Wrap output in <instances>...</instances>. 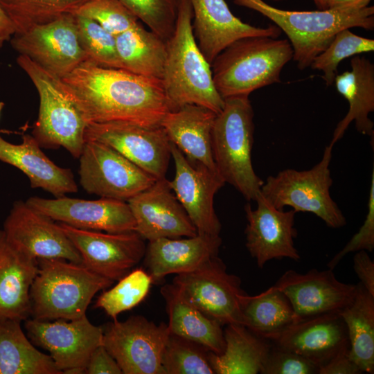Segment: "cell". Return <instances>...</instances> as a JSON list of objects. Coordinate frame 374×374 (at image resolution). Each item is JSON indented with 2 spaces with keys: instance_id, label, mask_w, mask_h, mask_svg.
<instances>
[{
  "instance_id": "1",
  "label": "cell",
  "mask_w": 374,
  "mask_h": 374,
  "mask_svg": "<svg viewBox=\"0 0 374 374\" xmlns=\"http://www.w3.org/2000/svg\"><path fill=\"white\" fill-rule=\"evenodd\" d=\"M61 79L87 125L129 122L157 127L170 111L157 78L87 60Z\"/></svg>"
},
{
  "instance_id": "2",
  "label": "cell",
  "mask_w": 374,
  "mask_h": 374,
  "mask_svg": "<svg viewBox=\"0 0 374 374\" xmlns=\"http://www.w3.org/2000/svg\"><path fill=\"white\" fill-rule=\"evenodd\" d=\"M166 46L161 82L170 111L197 105L220 112L224 100L215 87L211 65L196 42L189 0H180L175 30Z\"/></svg>"
},
{
  "instance_id": "3",
  "label": "cell",
  "mask_w": 374,
  "mask_h": 374,
  "mask_svg": "<svg viewBox=\"0 0 374 374\" xmlns=\"http://www.w3.org/2000/svg\"><path fill=\"white\" fill-rule=\"evenodd\" d=\"M233 1L267 17L286 34L292 47V59L300 70L310 66L339 31L356 27L374 29L373 6L297 11L279 9L264 0Z\"/></svg>"
},
{
  "instance_id": "4",
  "label": "cell",
  "mask_w": 374,
  "mask_h": 374,
  "mask_svg": "<svg viewBox=\"0 0 374 374\" xmlns=\"http://www.w3.org/2000/svg\"><path fill=\"white\" fill-rule=\"evenodd\" d=\"M293 57L288 39L248 37L224 48L211 64L215 87L223 99L249 96L260 88L280 82V73Z\"/></svg>"
},
{
  "instance_id": "5",
  "label": "cell",
  "mask_w": 374,
  "mask_h": 374,
  "mask_svg": "<svg viewBox=\"0 0 374 374\" xmlns=\"http://www.w3.org/2000/svg\"><path fill=\"white\" fill-rule=\"evenodd\" d=\"M30 290L33 319L73 320L86 315L92 299L114 281L82 263L64 259H37Z\"/></svg>"
},
{
  "instance_id": "6",
  "label": "cell",
  "mask_w": 374,
  "mask_h": 374,
  "mask_svg": "<svg viewBox=\"0 0 374 374\" xmlns=\"http://www.w3.org/2000/svg\"><path fill=\"white\" fill-rule=\"evenodd\" d=\"M212 132V151L216 169L247 201H255L263 181L252 166L254 112L249 96L224 99Z\"/></svg>"
},
{
  "instance_id": "7",
  "label": "cell",
  "mask_w": 374,
  "mask_h": 374,
  "mask_svg": "<svg viewBox=\"0 0 374 374\" xmlns=\"http://www.w3.org/2000/svg\"><path fill=\"white\" fill-rule=\"evenodd\" d=\"M18 65L30 78L39 96V109L33 136L41 147L65 148L79 158L85 143L87 123L71 99L62 79L19 55Z\"/></svg>"
},
{
  "instance_id": "8",
  "label": "cell",
  "mask_w": 374,
  "mask_h": 374,
  "mask_svg": "<svg viewBox=\"0 0 374 374\" xmlns=\"http://www.w3.org/2000/svg\"><path fill=\"white\" fill-rule=\"evenodd\" d=\"M333 146L330 143L325 148L321 159L311 169L288 168L268 177L261 186L262 195L278 209L290 206L296 213L314 214L328 227L344 226L346 217L330 194Z\"/></svg>"
},
{
  "instance_id": "9",
  "label": "cell",
  "mask_w": 374,
  "mask_h": 374,
  "mask_svg": "<svg viewBox=\"0 0 374 374\" xmlns=\"http://www.w3.org/2000/svg\"><path fill=\"white\" fill-rule=\"evenodd\" d=\"M172 284L197 308L222 326L243 325L242 305L247 293L241 288L240 278L229 274L217 256L192 271L176 274Z\"/></svg>"
},
{
  "instance_id": "10",
  "label": "cell",
  "mask_w": 374,
  "mask_h": 374,
  "mask_svg": "<svg viewBox=\"0 0 374 374\" xmlns=\"http://www.w3.org/2000/svg\"><path fill=\"white\" fill-rule=\"evenodd\" d=\"M80 159V184L89 194L127 202L157 180L109 145L86 141Z\"/></svg>"
},
{
  "instance_id": "11",
  "label": "cell",
  "mask_w": 374,
  "mask_h": 374,
  "mask_svg": "<svg viewBox=\"0 0 374 374\" xmlns=\"http://www.w3.org/2000/svg\"><path fill=\"white\" fill-rule=\"evenodd\" d=\"M170 332L141 315L117 319L103 328V345L119 365L123 374H165L161 357Z\"/></svg>"
},
{
  "instance_id": "12",
  "label": "cell",
  "mask_w": 374,
  "mask_h": 374,
  "mask_svg": "<svg viewBox=\"0 0 374 374\" xmlns=\"http://www.w3.org/2000/svg\"><path fill=\"white\" fill-rule=\"evenodd\" d=\"M24 321L28 337L49 352L62 374L84 373L91 353L103 344V328L92 324L87 315L73 320Z\"/></svg>"
},
{
  "instance_id": "13",
  "label": "cell",
  "mask_w": 374,
  "mask_h": 374,
  "mask_svg": "<svg viewBox=\"0 0 374 374\" xmlns=\"http://www.w3.org/2000/svg\"><path fill=\"white\" fill-rule=\"evenodd\" d=\"M12 47L48 73L62 78L88 60L79 41L75 15L65 13L11 38Z\"/></svg>"
},
{
  "instance_id": "14",
  "label": "cell",
  "mask_w": 374,
  "mask_h": 374,
  "mask_svg": "<svg viewBox=\"0 0 374 374\" xmlns=\"http://www.w3.org/2000/svg\"><path fill=\"white\" fill-rule=\"evenodd\" d=\"M84 140L105 143L152 175L166 177L170 141L161 126L148 127L129 122L88 124Z\"/></svg>"
},
{
  "instance_id": "15",
  "label": "cell",
  "mask_w": 374,
  "mask_h": 374,
  "mask_svg": "<svg viewBox=\"0 0 374 374\" xmlns=\"http://www.w3.org/2000/svg\"><path fill=\"white\" fill-rule=\"evenodd\" d=\"M79 252L82 264L112 281L127 274L144 257V240L135 231L108 233L59 223Z\"/></svg>"
},
{
  "instance_id": "16",
  "label": "cell",
  "mask_w": 374,
  "mask_h": 374,
  "mask_svg": "<svg viewBox=\"0 0 374 374\" xmlns=\"http://www.w3.org/2000/svg\"><path fill=\"white\" fill-rule=\"evenodd\" d=\"M175 168L169 185L195 226L197 233L218 235L222 224L215 213L214 197L226 183L217 170L188 159L170 141Z\"/></svg>"
},
{
  "instance_id": "17",
  "label": "cell",
  "mask_w": 374,
  "mask_h": 374,
  "mask_svg": "<svg viewBox=\"0 0 374 374\" xmlns=\"http://www.w3.org/2000/svg\"><path fill=\"white\" fill-rule=\"evenodd\" d=\"M3 231L15 249L37 260L57 258L82 263L79 252L59 224L26 202L13 204Z\"/></svg>"
},
{
  "instance_id": "18",
  "label": "cell",
  "mask_w": 374,
  "mask_h": 374,
  "mask_svg": "<svg viewBox=\"0 0 374 374\" xmlns=\"http://www.w3.org/2000/svg\"><path fill=\"white\" fill-rule=\"evenodd\" d=\"M289 299L296 321L339 313L354 299L357 285L339 280L333 270L312 269L305 274L286 271L274 285Z\"/></svg>"
},
{
  "instance_id": "19",
  "label": "cell",
  "mask_w": 374,
  "mask_h": 374,
  "mask_svg": "<svg viewBox=\"0 0 374 374\" xmlns=\"http://www.w3.org/2000/svg\"><path fill=\"white\" fill-rule=\"evenodd\" d=\"M26 203L53 220L77 229L114 233L135 231V220L125 201L62 196L55 199L31 197Z\"/></svg>"
},
{
  "instance_id": "20",
  "label": "cell",
  "mask_w": 374,
  "mask_h": 374,
  "mask_svg": "<svg viewBox=\"0 0 374 374\" xmlns=\"http://www.w3.org/2000/svg\"><path fill=\"white\" fill-rule=\"evenodd\" d=\"M253 209L248 203L244 206L247 224L244 231L246 247L260 268L273 259H301L294 246L297 235L294 226L296 212L278 209L260 193Z\"/></svg>"
},
{
  "instance_id": "21",
  "label": "cell",
  "mask_w": 374,
  "mask_h": 374,
  "mask_svg": "<svg viewBox=\"0 0 374 374\" xmlns=\"http://www.w3.org/2000/svg\"><path fill=\"white\" fill-rule=\"evenodd\" d=\"M127 204L136 232L143 240L193 237L197 229L166 177L136 194Z\"/></svg>"
},
{
  "instance_id": "22",
  "label": "cell",
  "mask_w": 374,
  "mask_h": 374,
  "mask_svg": "<svg viewBox=\"0 0 374 374\" xmlns=\"http://www.w3.org/2000/svg\"><path fill=\"white\" fill-rule=\"evenodd\" d=\"M189 1L196 42L211 65L224 48L238 39L257 36L277 38L281 33L276 25L260 28L243 22L231 12L224 0Z\"/></svg>"
},
{
  "instance_id": "23",
  "label": "cell",
  "mask_w": 374,
  "mask_h": 374,
  "mask_svg": "<svg viewBox=\"0 0 374 374\" xmlns=\"http://www.w3.org/2000/svg\"><path fill=\"white\" fill-rule=\"evenodd\" d=\"M269 341L274 346L307 358L319 368L349 350L346 328L339 313L298 321Z\"/></svg>"
},
{
  "instance_id": "24",
  "label": "cell",
  "mask_w": 374,
  "mask_h": 374,
  "mask_svg": "<svg viewBox=\"0 0 374 374\" xmlns=\"http://www.w3.org/2000/svg\"><path fill=\"white\" fill-rule=\"evenodd\" d=\"M222 244L218 235L199 234L193 237L163 238L148 241L144 265L153 283L172 274L192 271L217 256Z\"/></svg>"
},
{
  "instance_id": "25",
  "label": "cell",
  "mask_w": 374,
  "mask_h": 374,
  "mask_svg": "<svg viewBox=\"0 0 374 374\" xmlns=\"http://www.w3.org/2000/svg\"><path fill=\"white\" fill-rule=\"evenodd\" d=\"M0 161L23 172L32 188L43 189L55 197L78 191L71 170L53 162L33 135H24L19 144L11 143L0 135Z\"/></svg>"
},
{
  "instance_id": "26",
  "label": "cell",
  "mask_w": 374,
  "mask_h": 374,
  "mask_svg": "<svg viewBox=\"0 0 374 374\" xmlns=\"http://www.w3.org/2000/svg\"><path fill=\"white\" fill-rule=\"evenodd\" d=\"M37 260L15 249L0 231V319L26 321L31 314L30 290Z\"/></svg>"
},
{
  "instance_id": "27",
  "label": "cell",
  "mask_w": 374,
  "mask_h": 374,
  "mask_svg": "<svg viewBox=\"0 0 374 374\" xmlns=\"http://www.w3.org/2000/svg\"><path fill=\"white\" fill-rule=\"evenodd\" d=\"M216 114L197 105L170 111L161 123L170 141L190 161L217 170L212 151V132Z\"/></svg>"
},
{
  "instance_id": "28",
  "label": "cell",
  "mask_w": 374,
  "mask_h": 374,
  "mask_svg": "<svg viewBox=\"0 0 374 374\" xmlns=\"http://www.w3.org/2000/svg\"><path fill=\"white\" fill-rule=\"evenodd\" d=\"M351 69L336 75L337 91L348 101L349 109L337 125L330 143L341 139L352 122L358 132L373 136L374 124L368 115L374 111V65L367 58L355 55L350 60Z\"/></svg>"
},
{
  "instance_id": "29",
  "label": "cell",
  "mask_w": 374,
  "mask_h": 374,
  "mask_svg": "<svg viewBox=\"0 0 374 374\" xmlns=\"http://www.w3.org/2000/svg\"><path fill=\"white\" fill-rule=\"evenodd\" d=\"M161 294L165 300L171 334L197 343L215 354L224 352L223 326L197 308L172 283L163 286Z\"/></svg>"
},
{
  "instance_id": "30",
  "label": "cell",
  "mask_w": 374,
  "mask_h": 374,
  "mask_svg": "<svg viewBox=\"0 0 374 374\" xmlns=\"http://www.w3.org/2000/svg\"><path fill=\"white\" fill-rule=\"evenodd\" d=\"M225 347L220 355L208 351V361L215 374L260 373L271 343L242 324L226 325Z\"/></svg>"
},
{
  "instance_id": "31",
  "label": "cell",
  "mask_w": 374,
  "mask_h": 374,
  "mask_svg": "<svg viewBox=\"0 0 374 374\" xmlns=\"http://www.w3.org/2000/svg\"><path fill=\"white\" fill-rule=\"evenodd\" d=\"M116 37L122 69L161 80L166 59V41L138 22Z\"/></svg>"
},
{
  "instance_id": "32",
  "label": "cell",
  "mask_w": 374,
  "mask_h": 374,
  "mask_svg": "<svg viewBox=\"0 0 374 374\" xmlns=\"http://www.w3.org/2000/svg\"><path fill=\"white\" fill-rule=\"evenodd\" d=\"M0 374H62L26 337L21 321L0 319Z\"/></svg>"
},
{
  "instance_id": "33",
  "label": "cell",
  "mask_w": 374,
  "mask_h": 374,
  "mask_svg": "<svg viewBox=\"0 0 374 374\" xmlns=\"http://www.w3.org/2000/svg\"><path fill=\"white\" fill-rule=\"evenodd\" d=\"M353 301L339 314L347 330L351 359L362 373H374V296L359 282Z\"/></svg>"
},
{
  "instance_id": "34",
  "label": "cell",
  "mask_w": 374,
  "mask_h": 374,
  "mask_svg": "<svg viewBox=\"0 0 374 374\" xmlns=\"http://www.w3.org/2000/svg\"><path fill=\"white\" fill-rule=\"evenodd\" d=\"M242 312L243 326L268 340L296 321L289 299L275 285L255 296L247 294Z\"/></svg>"
},
{
  "instance_id": "35",
  "label": "cell",
  "mask_w": 374,
  "mask_h": 374,
  "mask_svg": "<svg viewBox=\"0 0 374 374\" xmlns=\"http://www.w3.org/2000/svg\"><path fill=\"white\" fill-rule=\"evenodd\" d=\"M88 0H0L15 33L48 23L65 13H72Z\"/></svg>"
},
{
  "instance_id": "36",
  "label": "cell",
  "mask_w": 374,
  "mask_h": 374,
  "mask_svg": "<svg viewBox=\"0 0 374 374\" xmlns=\"http://www.w3.org/2000/svg\"><path fill=\"white\" fill-rule=\"evenodd\" d=\"M152 283V279L146 271L141 268L132 270L114 287L103 292L94 308L103 310L116 320L119 314L131 310L145 298Z\"/></svg>"
},
{
  "instance_id": "37",
  "label": "cell",
  "mask_w": 374,
  "mask_h": 374,
  "mask_svg": "<svg viewBox=\"0 0 374 374\" xmlns=\"http://www.w3.org/2000/svg\"><path fill=\"white\" fill-rule=\"evenodd\" d=\"M161 364L165 374H214L208 350L171 333L163 350Z\"/></svg>"
},
{
  "instance_id": "38",
  "label": "cell",
  "mask_w": 374,
  "mask_h": 374,
  "mask_svg": "<svg viewBox=\"0 0 374 374\" xmlns=\"http://www.w3.org/2000/svg\"><path fill=\"white\" fill-rule=\"evenodd\" d=\"M374 40L357 35L345 28L339 31L326 49L312 61L310 67L323 72L327 86L331 85L337 75V66L343 60L363 53L373 51Z\"/></svg>"
},
{
  "instance_id": "39",
  "label": "cell",
  "mask_w": 374,
  "mask_h": 374,
  "mask_svg": "<svg viewBox=\"0 0 374 374\" xmlns=\"http://www.w3.org/2000/svg\"><path fill=\"white\" fill-rule=\"evenodd\" d=\"M74 15L79 41L88 60L103 67L122 69L116 51V37L96 21Z\"/></svg>"
},
{
  "instance_id": "40",
  "label": "cell",
  "mask_w": 374,
  "mask_h": 374,
  "mask_svg": "<svg viewBox=\"0 0 374 374\" xmlns=\"http://www.w3.org/2000/svg\"><path fill=\"white\" fill-rule=\"evenodd\" d=\"M164 40L174 32L180 0H118Z\"/></svg>"
},
{
  "instance_id": "41",
  "label": "cell",
  "mask_w": 374,
  "mask_h": 374,
  "mask_svg": "<svg viewBox=\"0 0 374 374\" xmlns=\"http://www.w3.org/2000/svg\"><path fill=\"white\" fill-rule=\"evenodd\" d=\"M72 14L96 21L114 36L139 22L137 17L118 0H88Z\"/></svg>"
},
{
  "instance_id": "42",
  "label": "cell",
  "mask_w": 374,
  "mask_h": 374,
  "mask_svg": "<svg viewBox=\"0 0 374 374\" xmlns=\"http://www.w3.org/2000/svg\"><path fill=\"white\" fill-rule=\"evenodd\" d=\"M319 366L307 358L271 344L261 374H319Z\"/></svg>"
},
{
  "instance_id": "43",
  "label": "cell",
  "mask_w": 374,
  "mask_h": 374,
  "mask_svg": "<svg viewBox=\"0 0 374 374\" xmlns=\"http://www.w3.org/2000/svg\"><path fill=\"white\" fill-rule=\"evenodd\" d=\"M374 249V169L373 168L369 189L368 211L363 224L346 246L327 264L333 270L348 253L361 250L372 251Z\"/></svg>"
},
{
  "instance_id": "44",
  "label": "cell",
  "mask_w": 374,
  "mask_h": 374,
  "mask_svg": "<svg viewBox=\"0 0 374 374\" xmlns=\"http://www.w3.org/2000/svg\"><path fill=\"white\" fill-rule=\"evenodd\" d=\"M84 373L123 374V372L115 359L101 344L91 353Z\"/></svg>"
},
{
  "instance_id": "45",
  "label": "cell",
  "mask_w": 374,
  "mask_h": 374,
  "mask_svg": "<svg viewBox=\"0 0 374 374\" xmlns=\"http://www.w3.org/2000/svg\"><path fill=\"white\" fill-rule=\"evenodd\" d=\"M353 269L359 283L374 296V262L366 251H356L353 257Z\"/></svg>"
},
{
  "instance_id": "46",
  "label": "cell",
  "mask_w": 374,
  "mask_h": 374,
  "mask_svg": "<svg viewBox=\"0 0 374 374\" xmlns=\"http://www.w3.org/2000/svg\"><path fill=\"white\" fill-rule=\"evenodd\" d=\"M348 350L336 355L320 366L319 374L363 373L356 363L350 357Z\"/></svg>"
},
{
  "instance_id": "47",
  "label": "cell",
  "mask_w": 374,
  "mask_h": 374,
  "mask_svg": "<svg viewBox=\"0 0 374 374\" xmlns=\"http://www.w3.org/2000/svg\"><path fill=\"white\" fill-rule=\"evenodd\" d=\"M15 33L14 26L0 5V48Z\"/></svg>"
},
{
  "instance_id": "48",
  "label": "cell",
  "mask_w": 374,
  "mask_h": 374,
  "mask_svg": "<svg viewBox=\"0 0 374 374\" xmlns=\"http://www.w3.org/2000/svg\"><path fill=\"white\" fill-rule=\"evenodd\" d=\"M371 0H325L326 9L368 6Z\"/></svg>"
},
{
  "instance_id": "49",
  "label": "cell",
  "mask_w": 374,
  "mask_h": 374,
  "mask_svg": "<svg viewBox=\"0 0 374 374\" xmlns=\"http://www.w3.org/2000/svg\"><path fill=\"white\" fill-rule=\"evenodd\" d=\"M273 1H280V0H273ZM313 1L320 10H325V0H313Z\"/></svg>"
},
{
  "instance_id": "50",
  "label": "cell",
  "mask_w": 374,
  "mask_h": 374,
  "mask_svg": "<svg viewBox=\"0 0 374 374\" xmlns=\"http://www.w3.org/2000/svg\"><path fill=\"white\" fill-rule=\"evenodd\" d=\"M3 107H4V103L3 102H0V114H1V112Z\"/></svg>"
}]
</instances>
